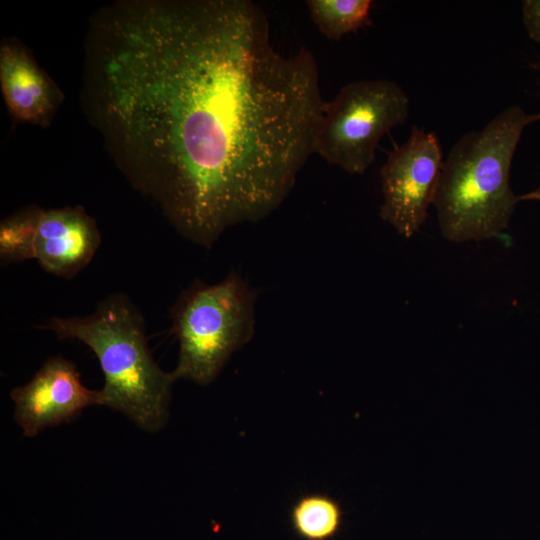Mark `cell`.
Returning <instances> with one entry per match:
<instances>
[{
	"label": "cell",
	"instance_id": "7c38bea8",
	"mask_svg": "<svg viewBox=\"0 0 540 540\" xmlns=\"http://www.w3.org/2000/svg\"><path fill=\"white\" fill-rule=\"evenodd\" d=\"M42 209L32 206L17 212L0 224V263L2 266L35 259V244Z\"/></svg>",
	"mask_w": 540,
	"mask_h": 540
},
{
	"label": "cell",
	"instance_id": "30bf717a",
	"mask_svg": "<svg viewBox=\"0 0 540 540\" xmlns=\"http://www.w3.org/2000/svg\"><path fill=\"white\" fill-rule=\"evenodd\" d=\"M289 521L301 540H332L341 530L343 512L340 504L328 494L308 493L293 503Z\"/></svg>",
	"mask_w": 540,
	"mask_h": 540
},
{
	"label": "cell",
	"instance_id": "8fae6325",
	"mask_svg": "<svg viewBox=\"0 0 540 540\" xmlns=\"http://www.w3.org/2000/svg\"><path fill=\"white\" fill-rule=\"evenodd\" d=\"M310 18L321 34L338 41L371 24L370 0H308Z\"/></svg>",
	"mask_w": 540,
	"mask_h": 540
},
{
	"label": "cell",
	"instance_id": "3957f363",
	"mask_svg": "<svg viewBox=\"0 0 540 540\" xmlns=\"http://www.w3.org/2000/svg\"><path fill=\"white\" fill-rule=\"evenodd\" d=\"M40 328L61 340H79L94 352L104 374L100 406L123 413L147 432L166 425L176 380L154 361L144 319L128 297L112 294L90 315L54 316Z\"/></svg>",
	"mask_w": 540,
	"mask_h": 540
},
{
	"label": "cell",
	"instance_id": "8992f818",
	"mask_svg": "<svg viewBox=\"0 0 540 540\" xmlns=\"http://www.w3.org/2000/svg\"><path fill=\"white\" fill-rule=\"evenodd\" d=\"M442 165L436 134L413 127L407 141L381 167L380 216L404 238H411L424 224L434 204Z\"/></svg>",
	"mask_w": 540,
	"mask_h": 540
},
{
	"label": "cell",
	"instance_id": "5b68a950",
	"mask_svg": "<svg viewBox=\"0 0 540 540\" xmlns=\"http://www.w3.org/2000/svg\"><path fill=\"white\" fill-rule=\"evenodd\" d=\"M409 98L388 79L345 84L324 101L314 128L312 151L349 174H364L375 160L381 138L405 122Z\"/></svg>",
	"mask_w": 540,
	"mask_h": 540
},
{
	"label": "cell",
	"instance_id": "277c9868",
	"mask_svg": "<svg viewBox=\"0 0 540 540\" xmlns=\"http://www.w3.org/2000/svg\"><path fill=\"white\" fill-rule=\"evenodd\" d=\"M257 293L237 272L207 284L196 280L172 307L179 356L172 374L199 385L212 383L231 355L255 331Z\"/></svg>",
	"mask_w": 540,
	"mask_h": 540
},
{
	"label": "cell",
	"instance_id": "9c48e42d",
	"mask_svg": "<svg viewBox=\"0 0 540 540\" xmlns=\"http://www.w3.org/2000/svg\"><path fill=\"white\" fill-rule=\"evenodd\" d=\"M0 84L9 111L22 122L49 124L61 102L59 89L19 44L1 46Z\"/></svg>",
	"mask_w": 540,
	"mask_h": 540
},
{
	"label": "cell",
	"instance_id": "9a60e30c",
	"mask_svg": "<svg viewBox=\"0 0 540 540\" xmlns=\"http://www.w3.org/2000/svg\"><path fill=\"white\" fill-rule=\"evenodd\" d=\"M539 120H540V114H538Z\"/></svg>",
	"mask_w": 540,
	"mask_h": 540
},
{
	"label": "cell",
	"instance_id": "5bb4252c",
	"mask_svg": "<svg viewBox=\"0 0 540 540\" xmlns=\"http://www.w3.org/2000/svg\"><path fill=\"white\" fill-rule=\"evenodd\" d=\"M519 199L520 201L521 200H537V201H540V184L539 186L537 187V189L525 194V195H522V196H519Z\"/></svg>",
	"mask_w": 540,
	"mask_h": 540
},
{
	"label": "cell",
	"instance_id": "4fadbf2b",
	"mask_svg": "<svg viewBox=\"0 0 540 540\" xmlns=\"http://www.w3.org/2000/svg\"><path fill=\"white\" fill-rule=\"evenodd\" d=\"M522 9L523 23L529 37L540 43V0H525Z\"/></svg>",
	"mask_w": 540,
	"mask_h": 540
},
{
	"label": "cell",
	"instance_id": "ba28073f",
	"mask_svg": "<svg viewBox=\"0 0 540 540\" xmlns=\"http://www.w3.org/2000/svg\"><path fill=\"white\" fill-rule=\"evenodd\" d=\"M100 244L97 224L82 207L42 210L35 260L48 273L74 277L91 262Z\"/></svg>",
	"mask_w": 540,
	"mask_h": 540
},
{
	"label": "cell",
	"instance_id": "7a4b0ae2",
	"mask_svg": "<svg viewBox=\"0 0 540 540\" xmlns=\"http://www.w3.org/2000/svg\"><path fill=\"white\" fill-rule=\"evenodd\" d=\"M537 120L538 114L510 106L451 148L434 200L446 240L481 241L508 228L520 201L509 184L512 159L524 128Z\"/></svg>",
	"mask_w": 540,
	"mask_h": 540
},
{
	"label": "cell",
	"instance_id": "6da1fadb",
	"mask_svg": "<svg viewBox=\"0 0 540 540\" xmlns=\"http://www.w3.org/2000/svg\"><path fill=\"white\" fill-rule=\"evenodd\" d=\"M94 116L131 183L210 248L266 218L313 155L314 55H284L249 0L117 3L93 22Z\"/></svg>",
	"mask_w": 540,
	"mask_h": 540
},
{
	"label": "cell",
	"instance_id": "52a82bcc",
	"mask_svg": "<svg viewBox=\"0 0 540 540\" xmlns=\"http://www.w3.org/2000/svg\"><path fill=\"white\" fill-rule=\"evenodd\" d=\"M10 395L15 404L14 420L30 438L101 404L100 390L87 388L76 365L61 356L47 359L28 383L15 387Z\"/></svg>",
	"mask_w": 540,
	"mask_h": 540
}]
</instances>
